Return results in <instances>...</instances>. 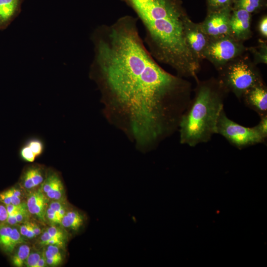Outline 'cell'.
<instances>
[{
    "instance_id": "cell-1",
    "label": "cell",
    "mask_w": 267,
    "mask_h": 267,
    "mask_svg": "<svg viewBox=\"0 0 267 267\" xmlns=\"http://www.w3.org/2000/svg\"><path fill=\"white\" fill-rule=\"evenodd\" d=\"M137 21L126 15L94 29L89 77L99 90L106 117L145 151L178 129L192 89L190 82L158 64L140 36Z\"/></svg>"
},
{
    "instance_id": "cell-2",
    "label": "cell",
    "mask_w": 267,
    "mask_h": 267,
    "mask_svg": "<svg viewBox=\"0 0 267 267\" xmlns=\"http://www.w3.org/2000/svg\"><path fill=\"white\" fill-rule=\"evenodd\" d=\"M133 9L145 30L143 42L158 62L181 78L198 79L200 63L189 50L184 28L189 18L180 0H121Z\"/></svg>"
},
{
    "instance_id": "cell-3",
    "label": "cell",
    "mask_w": 267,
    "mask_h": 267,
    "mask_svg": "<svg viewBox=\"0 0 267 267\" xmlns=\"http://www.w3.org/2000/svg\"><path fill=\"white\" fill-rule=\"evenodd\" d=\"M194 95L179 124L180 142L194 147L209 141L216 134V125L228 92L217 78L196 81Z\"/></svg>"
},
{
    "instance_id": "cell-4",
    "label": "cell",
    "mask_w": 267,
    "mask_h": 267,
    "mask_svg": "<svg viewBox=\"0 0 267 267\" xmlns=\"http://www.w3.org/2000/svg\"><path fill=\"white\" fill-rule=\"evenodd\" d=\"M218 72L219 82L239 100L249 89L265 83L256 65L245 53L231 61Z\"/></svg>"
},
{
    "instance_id": "cell-5",
    "label": "cell",
    "mask_w": 267,
    "mask_h": 267,
    "mask_svg": "<svg viewBox=\"0 0 267 267\" xmlns=\"http://www.w3.org/2000/svg\"><path fill=\"white\" fill-rule=\"evenodd\" d=\"M216 134L222 135L230 144L239 149L266 141L254 127H244L229 119L224 108L221 111L217 120Z\"/></svg>"
},
{
    "instance_id": "cell-6",
    "label": "cell",
    "mask_w": 267,
    "mask_h": 267,
    "mask_svg": "<svg viewBox=\"0 0 267 267\" xmlns=\"http://www.w3.org/2000/svg\"><path fill=\"white\" fill-rule=\"evenodd\" d=\"M247 51L243 42L231 36L210 39L204 53V59L210 62L217 71Z\"/></svg>"
},
{
    "instance_id": "cell-7",
    "label": "cell",
    "mask_w": 267,
    "mask_h": 267,
    "mask_svg": "<svg viewBox=\"0 0 267 267\" xmlns=\"http://www.w3.org/2000/svg\"><path fill=\"white\" fill-rule=\"evenodd\" d=\"M232 10V7H227L207 13L205 18L200 24L210 39L231 36L230 18Z\"/></svg>"
},
{
    "instance_id": "cell-8",
    "label": "cell",
    "mask_w": 267,
    "mask_h": 267,
    "mask_svg": "<svg viewBox=\"0 0 267 267\" xmlns=\"http://www.w3.org/2000/svg\"><path fill=\"white\" fill-rule=\"evenodd\" d=\"M186 44L196 59L201 63L210 39L203 32L200 23H195L190 18L186 21L184 28Z\"/></svg>"
},
{
    "instance_id": "cell-9",
    "label": "cell",
    "mask_w": 267,
    "mask_h": 267,
    "mask_svg": "<svg viewBox=\"0 0 267 267\" xmlns=\"http://www.w3.org/2000/svg\"><path fill=\"white\" fill-rule=\"evenodd\" d=\"M251 14L241 9H232L230 18L231 36L244 43L252 36Z\"/></svg>"
},
{
    "instance_id": "cell-10",
    "label": "cell",
    "mask_w": 267,
    "mask_h": 267,
    "mask_svg": "<svg viewBox=\"0 0 267 267\" xmlns=\"http://www.w3.org/2000/svg\"><path fill=\"white\" fill-rule=\"evenodd\" d=\"M241 99L246 106L260 117L267 115V87L265 83L249 89L243 94Z\"/></svg>"
},
{
    "instance_id": "cell-11",
    "label": "cell",
    "mask_w": 267,
    "mask_h": 267,
    "mask_svg": "<svg viewBox=\"0 0 267 267\" xmlns=\"http://www.w3.org/2000/svg\"><path fill=\"white\" fill-rule=\"evenodd\" d=\"M17 228L6 222L0 223V249L7 254H12L25 239Z\"/></svg>"
},
{
    "instance_id": "cell-12",
    "label": "cell",
    "mask_w": 267,
    "mask_h": 267,
    "mask_svg": "<svg viewBox=\"0 0 267 267\" xmlns=\"http://www.w3.org/2000/svg\"><path fill=\"white\" fill-rule=\"evenodd\" d=\"M49 199L57 200L64 198V187L57 172L47 169L45 178L40 188Z\"/></svg>"
},
{
    "instance_id": "cell-13",
    "label": "cell",
    "mask_w": 267,
    "mask_h": 267,
    "mask_svg": "<svg viewBox=\"0 0 267 267\" xmlns=\"http://www.w3.org/2000/svg\"><path fill=\"white\" fill-rule=\"evenodd\" d=\"M47 169L35 164L26 167L20 177V184L24 189H31L41 185L45 178Z\"/></svg>"
},
{
    "instance_id": "cell-14",
    "label": "cell",
    "mask_w": 267,
    "mask_h": 267,
    "mask_svg": "<svg viewBox=\"0 0 267 267\" xmlns=\"http://www.w3.org/2000/svg\"><path fill=\"white\" fill-rule=\"evenodd\" d=\"M49 200L40 189L31 193L27 197L26 202L29 212L36 216L42 222H45Z\"/></svg>"
},
{
    "instance_id": "cell-15",
    "label": "cell",
    "mask_w": 267,
    "mask_h": 267,
    "mask_svg": "<svg viewBox=\"0 0 267 267\" xmlns=\"http://www.w3.org/2000/svg\"><path fill=\"white\" fill-rule=\"evenodd\" d=\"M23 0H0V31L7 28L18 15Z\"/></svg>"
},
{
    "instance_id": "cell-16",
    "label": "cell",
    "mask_w": 267,
    "mask_h": 267,
    "mask_svg": "<svg viewBox=\"0 0 267 267\" xmlns=\"http://www.w3.org/2000/svg\"><path fill=\"white\" fill-rule=\"evenodd\" d=\"M86 217L77 209H69L61 219V224L64 228L74 232L80 230L86 222Z\"/></svg>"
},
{
    "instance_id": "cell-17",
    "label": "cell",
    "mask_w": 267,
    "mask_h": 267,
    "mask_svg": "<svg viewBox=\"0 0 267 267\" xmlns=\"http://www.w3.org/2000/svg\"><path fill=\"white\" fill-rule=\"evenodd\" d=\"M266 5V0H234L232 9H241L250 14L256 13Z\"/></svg>"
},
{
    "instance_id": "cell-18",
    "label": "cell",
    "mask_w": 267,
    "mask_h": 267,
    "mask_svg": "<svg viewBox=\"0 0 267 267\" xmlns=\"http://www.w3.org/2000/svg\"><path fill=\"white\" fill-rule=\"evenodd\" d=\"M247 50L250 51L253 55V63L255 65L267 63V41L261 39L257 46L247 47Z\"/></svg>"
},
{
    "instance_id": "cell-19",
    "label": "cell",
    "mask_w": 267,
    "mask_h": 267,
    "mask_svg": "<svg viewBox=\"0 0 267 267\" xmlns=\"http://www.w3.org/2000/svg\"><path fill=\"white\" fill-rule=\"evenodd\" d=\"M15 252L11 257V262L13 266L22 267L31 252L30 246L26 243H21L16 247Z\"/></svg>"
},
{
    "instance_id": "cell-20",
    "label": "cell",
    "mask_w": 267,
    "mask_h": 267,
    "mask_svg": "<svg viewBox=\"0 0 267 267\" xmlns=\"http://www.w3.org/2000/svg\"><path fill=\"white\" fill-rule=\"evenodd\" d=\"M53 238L66 239V233L60 228L55 225H51L43 232L40 238V243L42 245L44 242Z\"/></svg>"
},
{
    "instance_id": "cell-21",
    "label": "cell",
    "mask_w": 267,
    "mask_h": 267,
    "mask_svg": "<svg viewBox=\"0 0 267 267\" xmlns=\"http://www.w3.org/2000/svg\"><path fill=\"white\" fill-rule=\"evenodd\" d=\"M207 13L232 7L234 0H206Z\"/></svg>"
},
{
    "instance_id": "cell-22",
    "label": "cell",
    "mask_w": 267,
    "mask_h": 267,
    "mask_svg": "<svg viewBox=\"0 0 267 267\" xmlns=\"http://www.w3.org/2000/svg\"><path fill=\"white\" fill-rule=\"evenodd\" d=\"M30 216V213L28 209L23 210L15 215L8 216L6 222L11 225H15L21 222H25L27 221Z\"/></svg>"
},
{
    "instance_id": "cell-23",
    "label": "cell",
    "mask_w": 267,
    "mask_h": 267,
    "mask_svg": "<svg viewBox=\"0 0 267 267\" xmlns=\"http://www.w3.org/2000/svg\"><path fill=\"white\" fill-rule=\"evenodd\" d=\"M11 199V204L18 205L21 203L22 192L16 186H13L4 190Z\"/></svg>"
},
{
    "instance_id": "cell-24",
    "label": "cell",
    "mask_w": 267,
    "mask_h": 267,
    "mask_svg": "<svg viewBox=\"0 0 267 267\" xmlns=\"http://www.w3.org/2000/svg\"><path fill=\"white\" fill-rule=\"evenodd\" d=\"M26 144L29 147L36 157L41 155L44 149L43 142L38 138H32L30 139Z\"/></svg>"
},
{
    "instance_id": "cell-25",
    "label": "cell",
    "mask_w": 267,
    "mask_h": 267,
    "mask_svg": "<svg viewBox=\"0 0 267 267\" xmlns=\"http://www.w3.org/2000/svg\"><path fill=\"white\" fill-rule=\"evenodd\" d=\"M260 117L259 122L253 127L260 136L266 140L267 137V115Z\"/></svg>"
},
{
    "instance_id": "cell-26",
    "label": "cell",
    "mask_w": 267,
    "mask_h": 267,
    "mask_svg": "<svg viewBox=\"0 0 267 267\" xmlns=\"http://www.w3.org/2000/svg\"><path fill=\"white\" fill-rule=\"evenodd\" d=\"M43 251H31L24 263L27 267H37L38 263L41 257Z\"/></svg>"
},
{
    "instance_id": "cell-27",
    "label": "cell",
    "mask_w": 267,
    "mask_h": 267,
    "mask_svg": "<svg viewBox=\"0 0 267 267\" xmlns=\"http://www.w3.org/2000/svg\"><path fill=\"white\" fill-rule=\"evenodd\" d=\"M20 154L21 157L28 162H33L37 157L26 144L21 148Z\"/></svg>"
},
{
    "instance_id": "cell-28",
    "label": "cell",
    "mask_w": 267,
    "mask_h": 267,
    "mask_svg": "<svg viewBox=\"0 0 267 267\" xmlns=\"http://www.w3.org/2000/svg\"><path fill=\"white\" fill-rule=\"evenodd\" d=\"M45 219L53 224H61V219L57 212L48 206L46 212Z\"/></svg>"
},
{
    "instance_id": "cell-29",
    "label": "cell",
    "mask_w": 267,
    "mask_h": 267,
    "mask_svg": "<svg viewBox=\"0 0 267 267\" xmlns=\"http://www.w3.org/2000/svg\"><path fill=\"white\" fill-rule=\"evenodd\" d=\"M6 206V209L8 213V216H13L17 213L27 209L26 203H21L18 205L9 204Z\"/></svg>"
},
{
    "instance_id": "cell-30",
    "label": "cell",
    "mask_w": 267,
    "mask_h": 267,
    "mask_svg": "<svg viewBox=\"0 0 267 267\" xmlns=\"http://www.w3.org/2000/svg\"><path fill=\"white\" fill-rule=\"evenodd\" d=\"M258 31L261 36L265 39L267 38V16L264 15L258 23Z\"/></svg>"
},
{
    "instance_id": "cell-31",
    "label": "cell",
    "mask_w": 267,
    "mask_h": 267,
    "mask_svg": "<svg viewBox=\"0 0 267 267\" xmlns=\"http://www.w3.org/2000/svg\"><path fill=\"white\" fill-rule=\"evenodd\" d=\"M65 206H67V205L64 198L57 200H52L48 205L49 207L57 212H58L62 208Z\"/></svg>"
},
{
    "instance_id": "cell-32",
    "label": "cell",
    "mask_w": 267,
    "mask_h": 267,
    "mask_svg": "<svg viewBox=\"0 0 267 267\" xmlns=\"http://www.w3.org/2000/svg\"><path fill=\"white\" fill-rule=\"evenodd\" d=\"M66 241V239H65L53 238L44 242L42 245H54L63 248L65 245Z\"/></svg>"
},
{
    "instance_id": "cell-33",
    "label": "cell",
    "mask_w": 267,
    "mask_h": 267,
    "mask_svg": "<svg viewBox=\"0 0 267 267\" xmlns=\"http://www.w3.org/2000/svg\"><path fill=\"white\" fill-rule=\"evenodd\" d=\"M8 216L6 205L0 201V223L6 222Z\"/></svg>"
},
{
    "instance_id": "cell-34",
    "label": "cell",
    "mask_w": 267,
    "mask_h": 267,
    "mask_svg": "<svg viewBox=\"0 0 267 267\" xmlns=\"http://www.w3.org/2000/svg\"><path fill=\"white\" fill-rule=\"evenodd\" d=\"M29 226V222H26L19 226V231L20 234L24 237L26 236Z\"/></svg>"
},
{
    "instance_id": "cell-35",
    "label": "cell",
    "mask_w": 267,
    "mask_h": 267,
    "mask_svg": "<svg viewBox=\"0 0 267 267\" xmlns=\"http://www.w3.org/2000/svg\"><path fill=\"white\" fill-rule=\"evenodd\" d=\"M46 266H47L46 259L44 253V250L38 263L37 267H44Z\"/></svg>"
},
{
    "instance_id": "cell-36",
    "label": "cell",
    "mask_w": 267,
    "mask_h": 267,
    "mask_svg": "<svg viewBox=\"0 0 267 267\" xmlns=\"http://www.w3.org/2000/svg\"><path fill=\"white\" fill-rule=\"evenodd\" d=\"M30 223L36 236L40 235L42 232L41 228L34 222H30Z\"/></svg>"
}]
</instances>
